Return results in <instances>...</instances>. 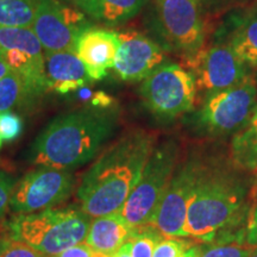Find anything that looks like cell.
Wrapping results in <instances>:
<instances>
[{
  "instance_id": "obj_1",
  "label": "cell",
  "mask_w": 257,
  "mask_h": 257,
  "mask_svg": "<svg viewBox=\"0 0 257 257\" xmlns=\"http://www.w3.org/2000/svg\"><path fill=\"white\" fill-rule=\"evenodd\" d=\"M155 146V135L138 128L106 148L82 175L76 191L80 208L91 218L120 212Z\"/></svg>"
},
{
  "instance_id": "obj_2",
  "label": "cell",
  "mask_w": 257,
  "mask_h": 257,
  "mask_svg": "<svg viewBox=\"0 0 257 257\" xmlns=\"http://www.w3.org/2000/svg\"><path fill=\"white\" fill-rule=\"evenodd\" d=\"M223 161L202 160L186 218V237L210 243L232 236L248 213L250 180Z\"/></svg>"
},
{
  "instance_id": "obj_3",
  "label": "cell",
  "mask_w": 257,
  "mask_h": 257,
  "mask_svg": "<svg viewBox=\"0 0 257 257\" xmlns=\"http://www.w3.org/2000/svg\"><path fill=\"white\" fill-rule=\"evenodd\" d=\"M118 121L119 111L113 106H87L57 115L34 141L29 160L36 166L79 168L98 155L114 135Z\"/></svg>"
},
{
  "instance_id": "obj_4",
  "label": "cell",
  "mask_w": 257,
  "mask_h": 257,
  "mask_svg": "<svg viewBox=\"0 0 257 257\" xmlns=\"http://www.w3.org/2000/svg\"><path fill=\"white\" fill-rule=\"evenodd\" d=\"M91 217L80 207L50 208L19 214L10 221V234L28 243L46 256H54L82 243L87 237Z\"/></svg>"
},
{
  "instance_id": "obj_5",
  "label": "cell",
  "mask_w": 257,
  "mask_h": 257,
  "mask_svg": "<svg viewBox=\"0 0 257 257\" xmlns=\"http://www.w3.org/2000/svg\"><path fill=\"white\" fill-rule=\"evenodd\" d=\"M257 105V82L248 75L233 87L205 96L187 123L198 136L220 138L234 135L249 120Z\"/></svg>"
},
{
  "instance_id": "obj_6",
  "label": "cell",
  "mask_w": 257,
  "mask_h": 257,
  "mask_svg": "<svg viewBox=\"0 0 257 257\" xmlns=\"http://www.w3.org/2000/svg\"><path fill=\"white\" fill-rule=\"evenodd\" d=\"M180 149L174 140L156 144L140 181L128 195L120 214L133 229L149 224L179 165Z\"/></svg>"
},
{
  "instance_id": "obj_7",
  "label": "cell",
  "mask_w": 257,
  "mask_h": 257,
  "mask_svg": "<svg viewBox=\"0 0 257 257\" xmlns=\"http://www.w3.org/2000/svg\"><path fill=\"white\" fill-rule=\"evenodd\" d=\"M197 94L194 76L178 63L157 67L140 87L144 106L163 120L194 111Z\"/></svg>"
},
{
  "instance_id": "obj_8",
  "label": "cell",
  "mask_w": 257,
  "mask_h": 257,
  "mask_svg": "<svg viewBox=\"0 0 257 257\" xmlns=\"http://www.w3.org/2000/svg\"><path fill=\"white\" fill-rule=\"evenodd\" d=\"M74 185L69 170L41 166L22 178L12 193L10 207L21 214L50 210L70 197Z\"/></svg>"
},
{
  "instance_id": "obj_9",
  "label": "cell",
  "mask_w": 257,
  "mask_h": 257,
  "mask_svg": "<svg viewBox=\"0 0 257 257\" xmlns=\"http://www.w3.org/2000/svg\"><path fill=\"white\" fill-rule=\"evenodd\" d=\"M184 67L194 76L197 91L205 96L233 87L249 75L246 64L224 43L201 48L186 57Z\"/></svg>"
},
{
  "instance_id": "obj_10",
  "label": "cell",
  "mask_w": 257,
  "mask_h": 257,
  "mask_svg": "<svg viewBox=\"0 0 257 257\" xmlns=\"http://www.w3.org/2000/svg\"><path fill=\"white\" fill-rule=\"evenodd\" d=\"M200 157L179 162L165 194L161 199L149 226L166 238H184L189 201L199 170Z\"/></svg>"
},
{
  "instance_id": "obj_11",
  "label": "cell",
  "mask_w": 257,
  "mask_h": 257,
  "mask_svg": "<svg viewBox=\"0 0 257 257\" xmlns=\"http://www.w3.org/2000/svg\"><path fill=\"white\" fill-rule=\"evenodd\" d=\"M88 28L82 12L68 8L60 0H40L31 25L44 53L75 51L76 41Z\"/></svg>"
},
{
  "instance_id": "obj_12",
  "label": "cell",
  "mask_w": 257,
  "mask_h": 257,
  "mask_svg": "<svg viewBox=\"0 0 257 257\" xmlns=\"http://www.w3.org/2000/svg\"><path fill=\"white\" fill-rule=\"evenodd\" d=\"M156 12L166 41L185 59L204 48L205 27L198 0H156Z\"/></svg>"
},
{
  "instance_id": "obj_13",
  "label": "cell",
  "mask_w": 257,
  "mask_h": 257,
  "mask_svg": "<svg viewBox=\"0 0 257 257\" xmlns=\"http://www.w3.org/2000/svg\"><path fill=\"white\" fill-rule=\"evenodd\" d=\"M119 48L113 69L124 81H143L163 63L166 56L156 42L138 31L118 32Z\"/></svg>"
},
{
  "instance_id": "obj_14",
  "label": "cell",
  "mask_w": 257,
  "mask_h": 257,
  "mask_svg": "<svg viewBox=\"0 0 257 257\" xmlns=\"http://www.w3.org/2000/svg\"><path fill=\"white\" fill-rule=\"evenodd\" d=\"M118 48V32L89 27L80 35L75 54L85 64L91 81L104 79L107 70L113 68Z\"/></svg>"
},
{
  "instance_id": "obj_15",
  "label": "cell",
  "mask_w": 257,
  "mask_h": 257,
  "mask_svg": "<svg viewBox=\"0 0 257 257\" xmlns=\"http://www.w3.org/2000/svg\"><path fill=\"white\" fill-rule=\"evenodd\" d=\"M44 74L47 91L69 94L91 81L85 64L75 51L44 53Z\"/></svg>"
},
{
  "instance_id": "obj_16",
  "label": "cell",
  "mask_w": 257,
  "mask_h": 257,
  "mask_svg": "<svg viewBox=\"0 0 257 257\" xmlns=\"http://www.w3.org/2000/svg\"><path fill=\"white\" fill-rule=\"evenodd\" d=\"M135 229L128 225L120 212L96 217L91 221L86 244L95 252L114 255L130 240Z\"/></svg>"
},
{
  "instance_id": "obj_17",
  "label": "cell",
  "mask_w": 257,
  "mask_h": 257,
  "mask_svg": "<svg viewBox=\"0 0 257 257\" xmlns=\"http://www.w3.org/2000/svg\"><path fill=\"white\" fill-rule=\"evenodd\" d=\"M3 59L14 73L17 74L24 83L27 98H32L47 92L44 59H37L23 50H4Z\"/></svg>"
},
{
  "instance_id": "obj_18",
  "label": "cell",
  "mask_w": 257,
  "mask_h": 257,
  "mask_svg": "<svg viewBox=\"0 0 257 257\" xmlns=\"http://www.w3.org/2000/svg\"><path fill=\"white\" fill-rule=\"evenodd\" d=\"M227 44L246 66L257 67V12L234 18Z\"/></svg>"
},
{
  "instance_id": "obj_19",
  "label": "cell",
  "mask_w": 257,
  "mask_h": 257,
  "mask_svg": "<svg viewBox=\"0 0 257 257\" xmlns=\"http://www.w3.org/2000/svg\"><path fill=\"white\" fill-rule=\"evenodd\" d=\"M231 160L243 170H257V105L246 124L231 141Z\"/></svg>"
},
{
  "instance_id": "obj_20",
  "label": "cell",
  "mask_w": 257,
  "mask_h": 257,
  "mask_svg": "<svg viewBox=\"0 0 257 257\" xmlns=\"http://www.w3.org/2000/svg\"><path fill=\"white\" fill-rule=\"evenodd\" d=\"M146 0H94L88 16L100 23L115 27L134 18Z\"/></svg>"
},
{
  "instance_id": "obj_21",
  "label": "cell",
  "mask_w": 257,
  "mask_h": 257,
  "mask_svg": "<svg viewBox=\"0 0 257 257\" xmlns=\"http://www.w3.org/2000/svg\"><path fill=\"white\" fill-rule=\"evenodd\" d=\"M40 0H0V27L31 28Z\"/></svg>"
},
{
  "instance_id": "obj_22",
  "label": "cell",
  "mask_w": 257,
  "mask_h": 257,
  "mask_svg": "<svg viewBox=\"0 0 257 257\" xmlns=\"http://www.w3.org/2000/svg\"><path fill=\"white\" fill-rule=\"evenodd\" d=\"M0 47L4 50H23L37 59H44L41 42L31 28L0 27Z\"/></svg>"
},
{
  "instance_id": "obj_23",
  "label": "cell",
  "mask_w": 257,
  "mask_h": 257,
  "mask_svg": "<svg viewBox=\"0 0 257 257\" xmlns=\"http://www.w3.org/2000/svg\"><path fill=\"white\" fill-rule=\"evenodd\" d=\"M23 99H28L27 91L17 74L11 72L0 80V113L11 111Z\"/></svg>"
},
{
  "instance_id": "obj_24",
  "label": "cell",
  "mask_w": 257,
  "mask_h": 257,
  "mask_svg": "<svg viewBox=\"0 0 257 257\" xmlns=\"http://www.w3.org/2000/svg\"><path fill=\"white\" fill-rule=\"evenodd\" d=\"M162 234L149 226H144L135 229L133 237L130 238L131 242V256L133 257H153L154 250L157 243L162 239Z\"/></svg>"
},
{
  "instance_id": "obj_25",
  "label": "cell",
  "mask_w": 257,
  "mask_h": 257,
  "mask_svg": "<svg viewBox=\"0 0 257 257\" xmlns=\"http://www.w3.org/2000/svg\"><path fill=\"white\" fill-rule=\"evenodd\" d=\"M252 246L236 240L221 242L206 248L200 246V257H248Z\"/></svg>"
},
{
  "instance_id": "obj_26",
  "label": "cell",
  "mask_w": 257,
  "mask_h": 257,
  "mask_svg": "<svg viewBox=\"0 0 257 257\" xmlns=\"http://www.w3.org/2000/svg\"><path fill=\"white\" fill-rule=\"evenodd\" d=\"M0 257H48L28 243L10 234L0 237Z\"/></svg>"
},
{
  "instance_id": "obj_27",
  "label": "cell",
  "mask_w": 257,
  "mask_h": 257,
  "mask_svg": "<svg viewBox=\"0 0 257 257\" xmlns=\"http://www.w3.org/2000/svg\"><path fill=\"white\" fill-rule=\"evenodd\" d=\"M23 131V120L12 111L0 113V140L12 142L21 136Z\"/></svg>"
},
{
  "instance_id": "obj_28",
  "label": "cell",
  "mask_w": 257,
  "mask_h": 257,
  "mask_svg": "<svg viewBox=\"0 0 257 257\" xmlns=\"http://www.w3.org/2000/svg\"><path fill=\"white\" fill-rule=\"evenodd\" d=\"M191 246V243L182 238H162L155 246L153 257H181Z\"/></svg>"
},
{
  "instance_id": "obj_29",
  "label": "cell",
  "mask_w": 257,
  "mask_h": 257,
  "mask_svg": "<svg viewBox=\"0 0 257 257\" xmlns=\"http://www.w3.org/2000/svg\"><path fill=\"white\" fill-rule=\"evenodd\" d=\"M12 193H14V181L5 173L0 172V218L4 217L8 212Z\"/></svg>"
},
{
  "instance_id": "obj_30",
  "label": "cell",
  "mask_w": 257,
  "mask_h": 257,
  "mask_svg": "<svg viewBox=\"0 0 257 257\" xmlns=\"http://www.w3.org/2000/svg\"><path fill=\"white\" fill-rule=\"evenodd\" d=\"M245 240L250 246H257V204L250 212L248 224L245 229Z\"/></svg>"
},
{
  "instance_id": "obj_31",
  "label": "cell",
  "mask_w": 257,
  "mask_h": 257,
  "mask_svg": "<svg viewBox=\"0 0 257 257\" xmlns=\"http://www.w3.org/2000/svg\"><path fill=\"white\" fill-rule=\"evenodd\" d=\"M94 256V250H92L87 244L80 243L72 248L66 249L64 251L57 253V255L50 257H93Z\"/></svg>"
},
{
  "instance_id": "obj_32",
  "label": "cell",
  "mask_w": 257,
  "mask_h": 257,
  "mask_svg": "<svg viewBox=\"0 0 257 257\" xmlns=\"http://www.w3.org/2000/svg\"><path fill=\"white\" fill-rule=\"evenodd\" d=\"M67 2L72 3V4L78 6L79 9H81L82 11H85L86 14L88 15L89 11H91L93 2H94V0H67Z\"/></svg>"
},
{
  "instance_id": "obj_33",
  "label": "cell",
  "mask_w": 257,
  "mask_h": 257,
  "mask_svg": "<svg viewBox=\"0 0 257 257\" xmlns=\"http://www.w3.org/2000/svg\"><path fill=\"white\" fill-rule=\"evenodd\" d=\"M113 257H133L131 256V242L128 240L121 248L114 253Z\"/></svg>"
},
{
  "instance_id": "obj_34",
  "label": "cell",
  "mask_w": 257,
  "mask_h": 257,
  "mask_svg": "<svg viewBox=\"0 0 257 257\" xmlns=\"http://www.w3.org/2000/svg\"><path fill=\"white\" fill-rule=\"evenodd\" d=\"M11 72L12 70L9 67V64L5 62V60L3 59V56H0V80H2L3 78H5V76Z\"/></svg>"
},
{
  "instance_id": "obj_35",
  "label": "cell",
  "mask_w": 257,
  "mask_h": 257,
  "mask_svg": "<svg viewBox=\"0 0 257 257\" xmlns=\"http://www.w3.org/2000/svg\"><path fill=\"white\" fill-rule=\"evenodd\" d=\"M181 257H200V245L191 246L188 250H186Z\"/></svg>"
},
{
  "instance_id": "obj_36",
  "label": "cell",
  "mask_w": 257,
  "mask_h": 257,
  "mask_svg": "<svg viewBox=\"0 0 257 257\" xmlns=\"http://www.w3.org/2000/svg\"><path fill=\"white\" fill-rule=\"evenodd\" d=\"M248 257H257V246H252L251 251H250Z\"/></svg>"
},
{
  "instance_id": "obj_37",
  "label": "cell",
  "mask_w": 257,
  "mask_h": 257,
  "mask_svg": "<svg viewBox=\"0 0 257 257\" xmlns=\"http://www.w3.org/2000/svg\"><path fill=\"white\" fill-rule=\"evenodd\" d=\"M3 53H4V49H3V48L0 47V56H3Z\"/></svg>"
},
{
  "instance_id": "obj_38",
  "label": "cell",
  "mask_w": 257,
  "mask_h": 257,
  "mask_svg": "<svg viewBox=\"0 0 257 257\" xmlns=\"http://www.w3.org/2000/svg\"><path fill=\"white\" fill-rule=\"evenodd\" d=\"M2 143H3V141H2V140H0V148H2Z\"/></svg>"
}]
</instances>
